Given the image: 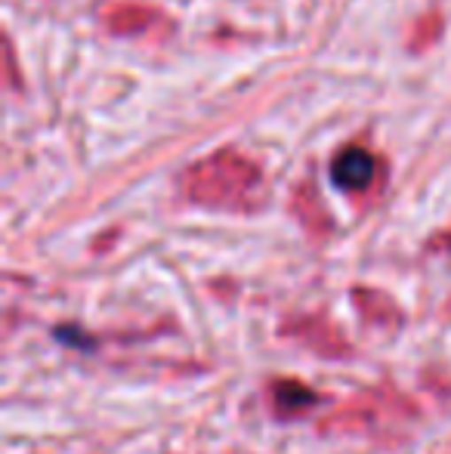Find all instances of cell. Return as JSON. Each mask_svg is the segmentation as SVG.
I'll list each match as a JSON object with an SVG mask.
<instances>
[{
	"mask_svg": "<svg viewBox=\"0 0 451 454\" xmlns=\"http://www.w3.org/2000/svg\"><path fill=\"white\" fill-rule=\"evenodd\" d=\"M315 402V395L300 383H276V405L282 411H303Z\"/></svg>",
	"mask_w": 451,
	"mask_h": 454,
	"instance_id": "obj_2",
	"label": "cell"
},
{
	"mask_svg": "<svg viewBox=\"0 0 451 454\" xmlns=\"http://www.w3.org/2000/svg\"><path fill=\"white\" fill-rule=\"evenodd\" d=\"M331 176L340 189L359 192L374 180V158L365 149H346L334 158L331 164Z\"/></svg>",
	"mask_w": 451,
	"mask_h": 454,
	"instance_id": "obj_1",
	"label": "cell"
}]
</instances>
